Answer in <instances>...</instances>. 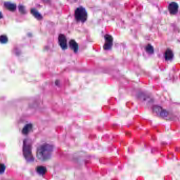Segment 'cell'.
<instances>
[{"label":"cell","mask_w":180,"mask_h":180,"mask_svg":"<svg viewBox=\"0 0 180 180\" xmlns=\"http://www.w3.org/2000/svg\"><path fill=\"white\" fill-rule=\"evenodd\" d=\"M53 147L49 144H44L37 149V157L41 161H46L52 156Z\"/></svg>","instance_id":"cell-1"},{"label":"cell","mask_w":180,"mask_h":180,"mask_svg":"<svg viewBox=\"0 0 180 180\" xmlns=\"http://www.w3.org/2000/svg\"><path fill=\"white\" fill-rule=\"evenodd\" d=\"M74 16L77 21L84 22L87 19V11L84 8L80 6L75 10Z\"/></svg>","instance_id":"cell-2"},{"label":"cell","mask_w":180,"mask_h":180,"mask_svg":"<svg viewBox=\"0 0 180 180\" xmlns=\"http://www.w3.org/2000/svg\"><path fill=\"white\" fill-rule=\"evenodd\" d=\"M23 154L26 160L28 162H32L34 158L32 154L31 151V144L28 140H26L24 141L23 144Z\"/></svg>","instance_id":"cell-3"},{"label":"cell","mask_w":180,"mask_h":180,"mask_svg":"<svg viewBox=\"0 0 180 180\" xmlns=\"http://www.w3.org/2000/svg\"><path fill=\"white\" fill-rule=\"evenodd\" d=\"M152 110L155 114H156L161 117L164 118H168L169 117V112L161 106L157 105L154 106L152 108Z\"/></svg>","instance_id":"cell-4"},{"label":"cell","mask_w":180,"mask_h":180,"mask_svg":"<svg viewBox=\"0 0 180 180\" xmlns=\"http://www.w3.org/2000/svg\"><path fill=\"white\" fill-rule=\"evenodd\" d=\"M59 43L63 50H66L68 48V42L66 37L63 34H60L58 38Z\"/></svg>","instance_id":"cell-5"},{"label":"cell","mask_w":180,"mask_h":180,"mask_svg":"<svg viewBox=\"0 0 180 180\" xmlns=\"http://www.w3.org/2000/svg\"><path fill=\"white\" fill-rule=\"evenodd\" d=\"M105 42L104 45V49L106 50H108L111 49L112 48L113 45V38L109 34H106L104 37Z\"/></svg>","instance_id":"cell-6"},{"label":"cell","mask_w":180,"mask_h":180,"mask_svg":"<svg viewBox=\"0 0 180 180\" xmlns=\"http://www.w3.org/2000/svg\"><path fill=\"white\" fill-rule=\"evenodd\" d=\"M169 12L172 15H175L177 14L179 10V6L177 3L174 2H171L169 5L168 6Z\"/></svg>","instance_id":"cell-7"},{"label":"cell","mask_w":180,"mask_h":180,"mask_svg":"<svg viewBox=\"0 0 180 180\" xmlns=\"http://www.w3.org/2000/svg\"><path fill=\"white\" fill-rule=\"evenodd\" d=\"M69 45L70 47L74 52H77L78 51L79 49V45L78 43L74 40H71L69 42Z\"/></svg>","instance_id":"cell-8"},{"label":"cell","mask_w":180,"mask_h":180,"mask_svg":"<svg viewBox=\"0 0 180 180\" xmlns=\"http://www.w3.org/2000/svg\"><path fill=\"white\" fill-rule=\"evenodd\" d=\"M173 57H174V54L172 50L170 49H168L164 53V57H165V60H168V61L171 60L173 58Z\"/></svg>","instance_id":"cell-9"},{"label":"cell","mask_w":180,"mask_h":180,"mask_svg":"<svg viewBox=\"0 0 180 180\" xmlns=\"http://www.w3.org/2000/svg\"><path fill=\"white\" fill-rule=\"evenodd\" d=\"M33 128V125L32 124H28L26 125L24 127V128H23L22 132L23 134L24 135H28L29 133L31 132Z\"/></svg>","instance_id":"cell-10"},{"label":"cell","mask_w":180,"mask_h":180,"mask_svg":"<svg viewBox=\"0 0 180 180\" xmlns=\"http://www.w3.org/2000/svg\"><path fill=\"white\" fill-rule=\"evenodd\" d=\"M4 6L6 8L10 11H14L16 9L15 4L11 2H6L4 4Z\"/></svg>","instance_id":"cell-11"},{"label":"cell","mask_w":180,"mask_h":180,"mask_svg":"<svg viewBox=\"0 0 180 180\" xmlns=\"http://www.w3.org/2000/svg\"><path fill=\"white\" fill-rule=\"evenodd\" d=\"M31 12L32 14L34 16L35 18H37L38 20H41L42 19V15L39 13V12L37 11L35 8H32L31 10Z\"/></svg>","instance_id":"cell-12"},{"label":"cell","mask_w":180,"mask_h":180,"mask_svg":"<svg viewBox=\"0 0 180 180\" xmlns=\"http://www.w3.org/2000/svg\"><path fill=\"white\" fill-rule=\"evenodd\" d=\"M37 171L39 174H44L46 172V169L45 168L44 166H37Z\"/></svg>","instance_id":"cell-13"},{"label":"cell","mask_w":180,"mask_h":180,"mask_svg":"<svg viewBox=\"0 0 180 180\" xmlns=\"http://www.w3.org/2000/svg\"><path fill=\"white\" fill-rule=\"evenodd\" d=\"M145 50L149 54H153V52H154V48H153L152 45L149 44V45H147L145 47Z\"/></svg>","instance_id":"cell-14"},{"label":"cell","mask_w":180,"mask_h":180,"mask_svg":"<svg viewBox=\"0 0 180 180\" xmlns=\"http://www.w3.org/2000/svg\"><path fill=\"white\" fill-rule=\"evenodd\" d=\"M8 41V38L6 35H2L0 36V42L1 43H6Z\"/></svg>","instance_id":"cell-15"},{"label":"cell","mask_w":180,"mask_h":180,"mask_svg":"<svg viewBox=\"0 0 180 180\" xmlns=\"http://www.w3.org/2000/svg\"><path fill=\"white\" fill-rule=\"evenodd\" d=\"M6 170V166L3 164H0V174H3Z\"/></svg>","instance_id":"cell-16"},{"label":"cell","mask_w":180,"mask_h":180,"mask_svg":"<svg viewBox=\"0 0 180 180\" xmlns=\"http://www.w3.org/2000/svg\"><path fill=\"white\" fill-rule=\"evenodd\" d=\"M3 17V15L2 14V13L0 12V19H2Z\"/></svg>","instance_id":"cell-17"}]
</instances>
